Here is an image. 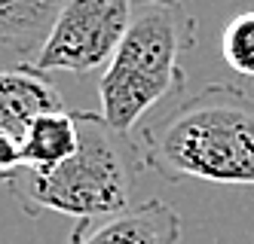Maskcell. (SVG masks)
<instances>
[{
    "instance_id": "cell-5",
    "label": "cell",
    "mask_w": 254,
    "mask_h": 244,
    "mask_svg": "<svg viewBox=\"0 0 254 244\" xmlns=\"http://www.w3.org/2000/svg\"><path fill=\"white\" fill-rule=\"evenodd\" d=\"M181 214L162 198L138 201L126 211L77 220L67 244H178Z\"/></svg>"
},
{
    "instance_id": "cell-3",
    "label": "cell",
    "mask_w": 254,
    "mask_h": 244,
    "mask_svg": "<svg viewBox=\"0 0 254 244\" xmlns=\"http://www.w3.org/2000/svg\"><path fill=\"white\" fill-rule=\"evenodd\" d=\"M196 31L184 0H135L129 28L98 80L101 116L132 135L150 107L178 98L187 86L184 58L196 49Z\"/></svg>"
},
{
    "instance_id": "cell-6",
    "label": "cell",
    "mask_w": 254,
    "mask_h": 244,
    "mask_svg": "<svg viewBox=\"0 0 254 244\" xmlns=\"http://www.w3.org/2000/svg\"><path fill=\"white\" fill-rule=\"evenodd\" d=\"M59 110H64V98L43 73L31 64L0 67V135L22 144L34 119Z\"/></svg>"
},
{
    "instance_id": "cell-4",
    "label": "cell",
    "mask_w": 254,
    "mask_h": 244,
    "mask_svg": "<svg viewBox=\"0 0 254 244\" xmlns=\"http://www.w3.org/2000/svg\"><path fill=\"white\" fill-rule=\"evenodd\" d=\"M135 0H62L31 67L37 73H92L111 64Z\"/></svg>"
},
{
    "instance_id": "cell-1",
    "label": "cell",
    "mask_w": 254,
    "mask_h": 244,
    "mask_svg": "<svg viewBox=\"0 0 254 244\" xmlns=\"http://www.w3.org/2000/svg\"><path fill=\"white\" fill-rule=\"evenodd\" d=\"M135 138L144 168L172 183L254 186V98L230 83L199 89Z\"/></svg>"
},
{
    "instance_id": "cell-9",
    "label": "cell",
    "mask_w": 254,
    "mask_h": 244,
    "mask_svg": "<svg viewBox=\"0 0 254 244\" xmlns=\"http://www.w3.org/2000/svg\"><path fill=\"white\" fill-rule=\"evenodd\" d=\"M221 58L233 73L254 80V9H239L224 22Z\"/></svg>"
},
{
    "instance_id": "cell-8",
    "label": "cell",
    "mask_w": 254,
    "mask_h": 244,
    "mask_svg": "<svg viewBox=\"0 0 254 244\" xmlns=\"http://www.w3.org/2000/svg\"><path fill=\"white\" fill-rule=\"evenodd\" d=\"M62 0H0V49L37 55Z\"/></svg>"
},
{
    "instance_id": "cell-7",
    "label": "cell",
    "mask_w": 254,
    "mask_h": 244,
    "mask_svg": "<svg viewBox=\"0 0 254 244\" xmlns=\"http://www.w3.org/2000/svg\"><path fill=\"white\" fill-rule=\"evenodd\" d=\"M77 149V119L70 110L46 113L34 119L22 138V168L28 171H49L74 156Z\"/></svg>"
},
{
    "instance_id": "cell-2",
    "label": "cell",
    "mask_w": 254,
    "mask_h": 244,
    "mask_svg": "<svg viewBox=\"0 0 254 244\" xmlns=\"http://www.w3.org/2000/svg\"><path fill=\"white\" fill-rule=\"evenodd\" d=\"M77 149L49 171L22 168L6 190L28 217L46 211L70 220H92L132 208L135 180L144 168L135 135L114 128L101 113L74 110Z\"/></svg>"
}]
</instances>
